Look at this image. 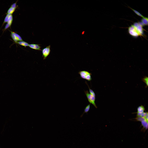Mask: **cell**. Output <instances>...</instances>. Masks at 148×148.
<instances>
[{
  "mask_svg": "<svg viewBox=\"0 0 148 148\" xmlns=\"http://www.w3.org/2000/svg\"><path fill=\"white\" fill-rule=\"evenodd\" d=\"M49 7L38 12L33 16L31 21L48 24L49 22Z\"/></svg>",
  "mask_w": 148,
  "mask_h": 148,
  "instance_id": "ba28073f",
  "label": "cell"
},
{
  "mask_svg": "<svg viewBox=\"0 0 148 148\" xmlns=\"http://www.w3.org/2000/svg\"><path fill=\"white\" fill-rule=\"evenodd\" d=\"M31 95L32 109L46 129L55 123L69 122L65 113L58 105L41 95L35 93H31Z\"/></svg>",
  "mask_w": 148,
  "mask_h": 148,
  "instance_id": "6da1fadb",
  "label": "cell"
},
{
  "mask_svg": "<svg viewBox=\"0 0 148 148\" xmlns=\"http://www.w3.org/2000/svg\"><path fill=\"white\" fill-rule=\"evenodd\" d=\"M36 42L33 41L21 42L20 43L14 56L13 60L7 75L5 79L10 75L14 70L19 67H21L23 64L24 56L27 49L32 46L36 45Z\"/></svg>",
  "mask_w": 148,
  "mask_h": 148,
  "instance_id": "8992f818",
  "label": "cell"
},
{
  "mask_svg": "<svg viewBox=\"0 0 148 148\" xmlns=\"http://www.w3.org/2000/svg\"><path fill=\"white\" fill-rule=\"evenodd\" d=\"M127 148H148V136Z\"/></svg>",
  "mask_w": 148,
  "mask_h": 148,
  "instance_id": "9c48e42d",
  "label": "cell"
},
{
  "mask_svg": "<svg viewBox=\"0 0 148 148\" xmlns=\"http://www.w3.org/2000/svg\"><path fill=\"white\" fill-rule=\"evenodd\" d=\"M38 61V51L36 45L32 46L27 49L24 56L22 70L34 76Z\"/></svg>",
  "mask_w": 148,
  "mask_h": 148,
  "instance_id": "5b68a950",
  "label": "cell"
},
{
  "mask_svg": "<svg viewBox=\"0 0 148 148\" xmlns=\"http://www.w3.org/2000/svg\"><path fill=\"white\" fill-rule=\"evenodd\" d=\"M33 77L32 75L21 69L17 74L13 84L8 89L9 93L8 100H10L13 94L20 87L32 79Z\"/></svg>",
  "mask_w": 148,
  "mask_h": 148,
  "instance_id": "52a82bcc",
  "label": "cell"
},
{
  "mask_svg": "<svg viewBox=\"0 0 148 148\" xmlns=\"http://www.w3.org/2000/svg\"><path fill=\"white\" fill-rule=\"evenodd\" d=\"M48 24L31 21L24 29L21 35V42H36L45 32Z\"/></svg>",
  "mask_w": 148,
  "mask_h": 148,
  "instance_id": "277c9868",
  "label": "cell"
},
{
  "mask_svg": "<svg viewBox=\"0 0 148 148\" xmlns=\"http://www.w3.org/2000/svg\"><path fill=\"white\" fill-rule=\"evenodd\" d=\"M47 130L75 140L85 138L87 133L82 127L69 122L53 125Z\"/></svg>",
  "mask_w": 148,
  "mask_h": 148,
  "instance_id": "3957f363",
  "label": "cell"
},
{
  "mask_svg": "<svg viewBox=\"0 0 148 148\" xmlns=\"http://www.w3.org/2000/svg\"><path fill=\"white\" fill-rule=\"evenodd\" d=\"M85 139L94 145L103 148H123V142L113 133L94 132L87 133Z\"/></svg>",
  "mask_w": 148,
  "mask_h": 148,
  "instance_id": "7a4b0ae2",
  "label": "cell"
}]
</instances>
